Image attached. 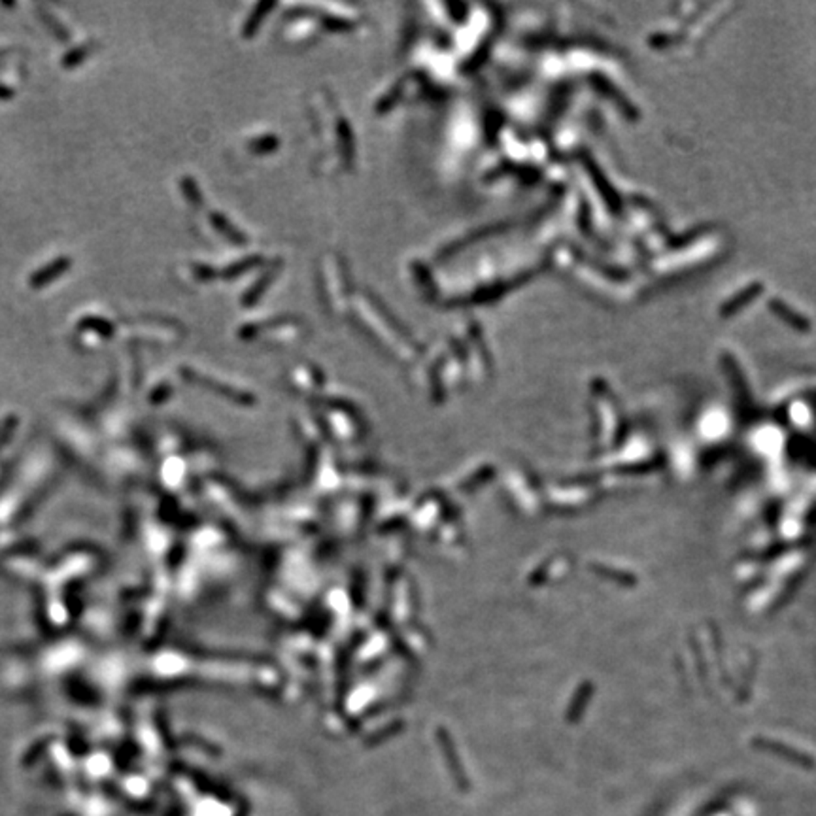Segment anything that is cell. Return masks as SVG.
<instances>
[{
  "instance_id": "ba28073f",
  "label": "cell",
  "mask_w": 816,
  "mask_h": 816,
  "mask_svg": "<svg viewBox=\"0 0 816 816\" xmlns=\"http://www.w3.org/2000/svg\"><path fill=\"white\" fill-rule=\"evenodd\" d=\"M257 263H259V259H257L255 255L254 257H248V259H244V261H237V263H233V265L229 267V269H225L223 272H220V276H222V278H225V280H234L237 276L244 274V272L249 271V269L257 265Z\"/></svg>"
},
{
  "instance_id": "6da1fadb",
  "label": "cell",
  "mask_w": 816,
  "mask_h": 816,
  "mask_svg": "<svg viewBox=\"0 0 816 816\" xmlns=\"http://www.w3.org/2000/svg\"><path fill=\"white\" fill-rule=\"evenodd\" d=\"M72 259L68 255H59L53 261H49L48 265L40 267L38 271H34L29 278V286L33 289H43L49 284H53L55 280H59L61 276H65L66 272L71 271Z\"/></svg>"
},
{
  "instance_id": "8992f818",
  "label": "cell",
  "mask_w": 816,
  "mask_h": 816,
  "mask_svg": "<svg viewBox=\"0 0 816 816\" xmlns=\"http://www.w3.org/2000/svg\"><path fill=\"white\" fill-rule=\"evenodd\" d=\"M180 190L184 191L185 200H187L193 208H202V205H205V197H202V191H200L199 184L195 182V178H191V176H182V178H180Z\"/></svg>"
},
{
  "instance_id": "277c9868",
  "label": "cell",
  "mask_w": 816,
  "mask_h": 816,
  "mask_svg": "<svg viewBox=\"0 0 816 816\" xmlns=\"http://www.w3.org/2000/svg\"><path fill=\"white\" fill-rule=\"evenodd\" d=\"M95 49H97V42L80 43L76 48H72L71 51H66V55L63 57V61H61V65H63L65 71H74V68H78L80 65H83V61H86Z\"/></svg>"
},
{
  "instance_id": "3957f363",
  "label": "cell",
  "mask_w": 816,
  "mask_h": 816,
  "mask_svg": "<svg viewBox=\"0 0 816 816\" xmlns=\"http://www.w3.org/2000/svg\"><path fill=\"white\" fill-rule=\"evenodd\" d=\"M78 327L83 331H91V333H97L100 339H112L115 333V327L114 324L110 321V319L106 318H100V316H83V318L80 319V324H78Z\"/></svg>"
},
{
  "instance_id": "8fae6325",
  "label": "cell",
  "mask_w": 816,
  "mask_h": 816,
  "mask_svg": "<svg viewBox=\"0 0 816 816\" xmlns=\"http://www.w3.org/2000/svg\"><path fill=\"white\" fill-rule=\"evenodd\" d=\"M10 98H14V91H11V87L4 86V83H0V100H10Z\"/></svg>"
},
{
  "instance_id": "5b68a950",
  "label": "cell",
  "mask_w": 816,
  "mask_h": 816,
  "mask_svg": "<svg viewBox=\"0 0 816 816\" xmlns=\"http://www.w3.org/2000/svg\"><path fill=\"white\" fill-rule=\"evenodd\" d=\"M271 8H274V4H271V2H263V4L255 6L254 11H252V16L248 17V21H246V25L242 27L244 38H252V36L257 33L261 21L265 19V14L271 10Z\"/></svg>"
},
{
  "instance_id": "30bf717a",
  "label": "cell",
  "mask_w": 816,
  "mask_h": 816,
  "mask_svg": "<svg viewBox=\"0 0 816 816\" xmlns=\"http://www.w3.org/2000/svg\"><path fill=\"white\" fill-rule=\"evenodd\" d=\"M276 138L274 136H265V138H257V140L249 142V150L254 153H269L274 150Z\"/></svg>"
},
{
  "instance_id": "7a4b0ae2",
  "label": "cell",
  "mask_w": 816,
  "mask_h": 816,
  "mask_svg": "<svg viewBox=\"0 0 816 816\" xmlns=\"http://www.w3.org/2000/svg\"><path fill=\"white\" fill-rule=\"evenodd\" d=\"M208 220H210L212 227L216 229L217 233L222 234L223 238H227L231 244H234V246H246V244H248V237H246L242 231H238L233 223H231V220H227L223 214H220V212H210Z\"/></svg>"
},
{
  "instance_id": "52a82bcc",
  "label": "cell",
  "mask_w": 816,
  "mask_h": 816,
  "mask_svg": "<svg viewBox=\"0 0 816 816\" xmlns=\"http://www.w3.org/2000/svg\"><path fill=\"white\" fill-rule=\"evenodd\" d=\"M36 10H38L40 19H42V21L46 23V25H48V29H49V31H51V34H53L55 38H57V40H63V42H66V40H71V33H68V29H66L65 25H63V23H61L59 19H57V17H55L53 14H51V11L46 10V8H42V6H38Z\"/></svg>"
},
{
  "instance_id": "9c48e42d",
  "label": "cell",
  "mask_w": 816,
  "mask_h": 816,
  "mask_svg": "<svg viewBox=\"0 0 816 816\" xmlns=\"http://www.w3.org/2000/svg\"><path fill=\"white\" fill-rule=\"evenodd\" d=\"M191 271H193V276L199 282H210L214 280L216 276H220L217 274V271H214V269L208 265H202V263H193V265H191Z\"/></svg>"
}]
</instances>
